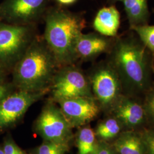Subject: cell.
I'll use <instances>...</instances> for the list:
<instances>
[{
  "mask_svg": "<svg viewBox=\"0 0 154 154\" xmlns=\"http://www.w3.org/2000/svg\"><path fill=\"white\" fill-rule=\"evenodd\" d=\"M137 34L145 46L154 53V25H146L130 29Z\"/></svg>",
  "mask_w": 154,
  "mask_h": 154,
  "instance_id": "cell-19",
  "label": "cell"
},
{
  "mask_svg": "<svg viewBox=\"0 0 154 154\" xmlns=\"http://www.w3.org/2000/svg\"><path fill=\"white\" fill-rule=\"evenodd\" d=\"M140 135L145 146L146 154H154V128L144 130Z\"/></svg>",
  "mask_w": 154,
  "mask_h": 154,
  "instance_id": "cell-21",
  "label": "cell"
},
{
  "mask_svg": "<svg viewBox=\"0 0 154 154\" xmlns=\"http://www.w3.org/2000/svg\"><path fill=\"white\" fill-rule=\"evenodd\" d=\"M49 90L32 92L18 90L0 103V134L14 126L28 109Z\"/></svg>",
  "mask_w": 154,
  "mask_h": 154,
  "instance_id": "cell-9",
  "label": "cell"
},
{
  "mask_svg": "<svg viewBox=\"0 0 154 154\" xmlns=\"http://www.w3.org/2000/svg\"><path fill=\"white\" fill-rule=\"evenodd\" d=\"M107 54V61L119 76L123 94L135 97L146 93L152 85L154 53L137 34L117 35Z\"/></svg>",
  "mask_w": 154,
  "mask_h": 154,
  "instance_id": "cell-1",
  "label": "cell"
},
{
  "mask_svg": "<svg viewBox=\"0 0 154 154\" xmlns=\"http://www.w3.org/2000/svg\"><path fill=\"white\" fill-rule=\"evenodd\" d=\"M60 66L43 37L38 35L12 69L13 85L18 90H49Z\"/></svg>",
  "mask_w": 154,
  "mask_h": 154,
  "instance_id": "cell-3",
  "label": "cell"
},
{
  "mask_svg": "<svg viewBox=\"0 0 154 154\" xmlns=\"http://www.w3.org/2000/svg\"><path fill=\"white\" fill-rule=\"evenodd\" d=\"M143 106L147 118L149 117L154 122V86L152 85L145 94Z\"/></svg>",
  "mask_w": 154,
  "mask_h": 154,
  "instance_id": "cell-20",
  "label": "cell"
},
{
  "mask_svg": "<svg viewBox=\"0 0 154 154\" xmlns=\"http://www.w3.org/2000/svg\"><path fill=\"white\" fill-rule=\"evenodd\" d=\"M72 127L60 107L49 102L35 122V129L44 140L69 143L72 138Z\"/></svg>",
  "mask_w": 154,
  "mask_h": 154,
  "instance_id": "cell-8",
  "label": "cell"
},
{
  "mask_svg": "<svg viewBox=\"0 0 154 154\" xmlns=\"http://www.w3.org/2000/svg\"><path fill=\"white\" fill-rule=\"evenodd\" d=\"M88 77L94 98L100 109L111 111L123 93L121 82L108 61L94 66Z\"/></svg>",
  "mask_w": 154,
  "mask_h": 154,
  "instance_id": "cell-5",
  "label": "cell"
},
{
  "mask_svg": "<svg viewBox=\"0 0 154 154\" xmlns=\"http://www.w3.org/2000/svg\"><path fill=\"white\" fill-rule=\"evenodd\" d=\"M123 3L130 29L148 25L150 13L147 0H124Z\"/></svg>",
  "mask_w": 154,
  "mask_h": 154,
  "instance_id": "cell-15",
  "label": "cell"
},
{
  "mask_svg": "<svg viewBox=\"0 0 154 154\" xmlns=\"http://www.w3.org/2000/svg\"><path fill=\"white\" fill-rule=\"evenodd\" d=\"M52 101L75 97L94 98L88 77L75 64L60 67L50 86Z\"/></svg>",
  "mask_w": 154,
  "mask_h": 154,
  "instance_id": "cell-6",
  "label": "cell"
},
{
  "mask_svg": "<svg viewBox=\"0 0 154 154\" xmlns=\"http://www.w3.org/2000/svg\"><path fill=\"white\" fill-rule=\"evenodd\" d=\"M37 35L35 25L0 23V65L13 69Z\"/></svg>",
  "mask_w": 154,
  "mask_h": 154,
  "instance_id": "cell-4",
  "label": "cell"
},
{
  "mask_svg": "<svg viewBox=\"0 0 154 154\" xmlns=\"http://www.w3.org/2000/svg\"><path fill=\"white\" fill-rule=\"evenodd\" d=\"M61 6L72 5L75 4L78 0H54Z\"/></svg>",
  "mask_w": 154,
  "mask_h": 154,
  "instance_id": "cell-25",
  "label": "cell"
},
{
  "mask_svg": "<svg viewBox=\"0 0 154 154\" xmlns=\"http://www.w3.org/2000/svg\"><path fill=\"white\" fill-rule=\"evenodd\" d=\"M122 128L121 123L114 116L100 123L95 133L96 137L101 140L107 142L109 140L117 138L121 133Z\"/></svg>",
  "mask_w": 154,
  "mask_h": 154,
  "instance_id": "cell-17",
  "label": "cell"
},
{
  "mask_svg": "<svg viewBox=\"0 0 154 154\" xmlns=\"http://www.w3.org/2000/svg\"><path fill=\"white\" fill-rule=\"evenodd\" d=\"M2 147L4 154H27L14 142L11 137L6 138Z\"/></svg>",
  "mask_w": 154,
  "mask_h": 154,
  "instance_id": "cell-22",
  "label": "cell"
},
{
  "mask_svg": "<svg viewBox=\"0 0 154 154\" xmlns=\"http://www.w3.org/2000/svg\"><path fill=\"white\" fill-rule=\"evenodd\" d=\"M69 149V143L44 140L34 150V154H66Z\"/></svg>",
  "mask_w": 154,
  "mask_h": 154,
  "instance_id": "cell-18",
  "label": "cell"
},
{
  "mask_svg": "<svg viewBox=\"0 0 154 154\" xmlns=\"http://www.w3.org/2000/svg\"><path fill=\"white\" fill-rule=\"evenodd\" d=\"M13 86L11 84L3 82H0V103L12 93L13 91Z\"/></svg>",
  "mask_w": 154,
  "mask_h": 154,
  "instance_id": "cell-24",
  "label": "cell"
},
{
  "mask_svg": "<svg viewBox=\"0 0 154 154\" xmlns=\"http://www.w3.org/2000/svg\"><path fill=\"white\" fill-rule=\"evenodd\" d=\"M124 0H107V3L110 5H114L116 2H123Z\"/></svg>",
  "mask_w": 154,
  "mask_h": 154,
  "instance_id": "cell-27",
  "label": "cell"
},
{
  "mask_svg": "<svg viewBox=\"0 0 154 154\" xmlns=\"http://www.w3.org/2000/svg\"><path fill=\"white\" fill-rule=\"evenodd\" d=\"M111 111L122 126L128 130L142 126L147 118L143 104L135 97L125 94L119 97Z\"/></svg>",
  "mask_w": 154,
  "mask_h": 154,
  "instance_id": "cell-11",
  "label": "cell"
},
{
  "mask_svg": "<svg viewBox=\"0 0 154 154\" xmlns=\"http://www.w3.org/2000/svg\"><path fill=\"white\" fill-rule=\"evenodd\" d=\"M115 37H109L98 33H82L78 39L75 52L77 60L93 61L103 53H109Z\"/></svg>",
  "mask_w": 154,
  "mask_h": 154,
  "instance_id": "cell-12",
  "label": "cell"
},
{
  "mask_svg": "<svg viewBox=\"0 0 154 154\" xmlns=\"http://www.w3.org/2000/svg\"><path fill=\"white\" fill-rule=\"evenodd\" d=\"M153 11L154 12V9H153Z\"/></svg>",
  "mask_w": 154,
  "mask_h": 154,
  "instance_id": "cell-29",
  "label": "cell"
},
{
  "mask_svg": "<svg viewBox=\"0 0 154 154\" xmlns=\"http://www.w3.org/2000/svg\"><path fill=\"white\" fill-rule=\"evenodd\" d=\"M95 131L90 127L81 128L78 132L77 139L78 154H92L97 147Z\"/></svg>",
  "mask_w": 154,
  "mask_h": 154,
  "instance_id": "cell-16",
  "label": "cell"
},
{
  "mask_svg": "<svg viewBox=\"0 0 154 154\" xmlns=\"http://www.w3.org/2000/svg\"><path fill=\"white\" fill-rule=\"evenodd\" d=\"M44 18L43 38L60 67L75 64L77 41L86 27L83 15L57 6L49 8Z\"/></svg>",
  "mask_w": 154,
  "mask_h": 154,
  "instance_id": "cell-2",
  "label": "cell"
},
{
  "mask_svg": "<svg viewBox=\"0 0 154 154\" xmlns=\"http://www.w3.org/2000/svg\"><path fill=\"white\" fill-rule=\"evenodd\" d=\"M112 146L116 154H146L140 134L131 130L122 131Z\"/></svg>",
  "mask_w": 154,
  "mask_h": 154,
  "instance_id": "cell-14",
  "label": "cell"
},
{
  "mask_svg": "<svg viewBox=\"0 0 154 154\" xmlns=\"http://www.w3.org/2000/svg\"><path fill=\"white\" fill-rule=\"evenodd\" d=\"M121 15L114 5L99 9L94 19L93 26L95 30L103 35L116 37L120 26Z\"/></svg>",
  "mask_w": 154,
  "mask_h": 154,
  "instance_id": "cell-13",
  "label": "cell"
},
{
  "mask_svg": "<svg viewBox=\"0 0 154 154\" xmlns=\"http://www.w3.org/2000/svg\"><path fill=\"white\" fill-rule=\"evenodd\" d=\"M6 71L7 70L4 67L1 65H0V82L4 81V78Z\"/></svg>",
  "mask_w": 154,
  "mask_h": 154,
  "instance_id": "cell-26",
  "label": "cell"
},
{
  "mask_svg": "<svg viewBox=\"0 0 154 154\" xmlns=\"http://www.w3.org/2000/svg\"><path fill=\"white\" fill-rule=\"evenodd\" d=\"M92 154H116L111 146L106 141L100 140L98 143L97 147Z\"/></svg>",
  "mask_w": 154,
  "mask_h": 154,
  "instance_id": "cell-23",
  "label": "cell"
},
{
  "mask_svg": "<svg viewBox=\"0 0 154 154\" xmlns=\"http://www.w3.org/2000/svg\"><path fill=\"white\" fill-rule=\"evenodd\" d=\"M57 103L72 128L82 126L93 121L100 109L93 98L75 97L62 99Z\"/></svg>",
  "mask_w": 154,
  "mask_h": 154,
  "instance_id": "cell-10",
  "label": "cell"
},
{
  "mask_svg": "<svg viewBox=\"0 0 154 154\" xmlns=\"http://www.w3.org/2000/svg\"><path fill=\"white\" fill-rule=\"evenodd\" d=\"M0 154H4L2 146H0Z\"/></svg>",
  "mask_w": 154,
  "mask_h": 154,
  "instance_id": "cell-28",
  "label": "cell"
},
{
  "mask_svg": "<svg viewBox=\"0 0 154 154\" xmlns=\"http://www.w3.org/2000/svg\"><path fill=\"white\" fill-rule=\"evenodd\" d=\"M50 0H5L0 6V18L8 23L35 25L44 18Z\"/></svg>",
  "mask_w": 154,
  "mask_h": 154,
  "instance_id": "cell-7",
  "label": "cell"
}]
</instances>
